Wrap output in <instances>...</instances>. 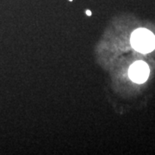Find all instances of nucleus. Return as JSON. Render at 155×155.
<instances>
[{"mask_svg":"<svg viewBox=\"0 0 155 155\" xmlns=\"http://www.w3.org/2000/svg\"><path fill=\"white\" fill-rule=\"evenodd\" d=\"M131 44L140 53H150L155 48L154 35L147 28H138L131 35Z\"/></svg>","mask_w":155,"mask_h":155,"instance_id":"1","label":"nucleus"},{"mask_svg":"<svg viewBox=\"0 0 155 155\" xmlns=\"http://www.w3.org/2000/svg\"><path fill=\"white\" fill-rule=\"evenodd\" d=\"M149 67L144 61H136L128 70L129 78L134 82L138 84L144 83L149 76Z\"/></svg>","mask_w":155,"mask_h":155,"instance_id":"2","label":"nucleus"},{"mask_svg":"<svg viewBox=\"0 0 155 155\" xmlns=\"http://www.w3.org/2000/svg\"><path fill=\"white\" fill-rule=\"evenodd\" d=\"M86 14H87L88 16H91V12L90 11H86Z\"/></svg>","mask_w":155,"mask_h":155,"instance_id":"3","label":"nucleus"}]
</instances>
